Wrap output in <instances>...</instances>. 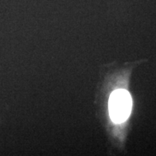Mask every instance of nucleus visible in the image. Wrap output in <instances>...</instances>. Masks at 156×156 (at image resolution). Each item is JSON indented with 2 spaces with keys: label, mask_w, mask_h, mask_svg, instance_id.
Wrapping results in <instances>:
<instances>
[{
  "label": "nucleus",
  "mask_w": 156,
  "mask_h": 156,
  "mask_svg": "<svg viewBox=\"0 0 156 156\" xmlns=\"http://www.w3.org/2000/svg\"><path fill=\"white\" fill-rule=\"evenodd\" d=\"M132 98L125 90H117L112 93L109 99V112L112 119L116 123L124 122L132 110Z\"/></svg>",
  "instance_id": "1"
}]
</instances>
